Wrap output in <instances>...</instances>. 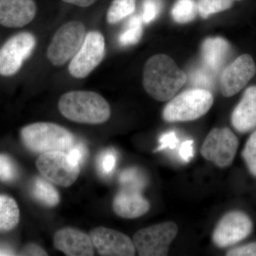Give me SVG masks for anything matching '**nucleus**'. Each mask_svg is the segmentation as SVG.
Instances as JSON below:
<instances>
[{"mask_svg":"<svg viewBox=\"0 0 256 256\" xmlns=\"http://www.w3.org/2000/svg\"><path fill=\"white\" fill-rule=\"evenodd\" d=\"M186 74L172 58L165 54L150 58L143 68V86L152 98L161 102L171 100L186 82Z\"/></svg>","mask_w":256,"mask_h":256,"instance_id":"1","label":"nucleus"},{"mask_svg":"<svg viewBox=\"0 0 256 256\" xmlns=\"http://www.w3.org/2000/svg\"><path fill=\"white\" fill-rule=\"evenodd\" d=\"M58 109L64 117L79 124H102L110 118L108 102L98 94L75 90L64 94L58 101Z\"/></svg>","mask_w":256,"mask_h":256,"instance_id":"2","label":"nucleus"},{"mask_svg":"<svg viewBox=\"0 0 256 256\" xmlns=\"http://www.w3.org/2000/svg\"><path fill=\"white\" fill-rule=\"evenodd\" d=\"M24 144L36 153L68 150L73 146L74 137L66 128L50 122H36L22 130Z\"/></svg>","mask_w":256,"mask_h":256,"instance_id":"3","label":"nucleus"},{"mask_svg":"<svg viewBox=\"0 0 256 256\" xmlns=\"http://www.w3.org/2000/svg\"><path fill=\"white\" fill-rule=\"evenodd\" d=\"M213 104V94L210 90L190 89L174 96L165 106L163 119L168 122L195 120L204 116Z\"/></svg>","mask_w":256,"mask_h":256,"instance_id":"4","label":"nucleus"},{"mask_svg":"<svg viewBox=\"0 0 256 256\" xmlns=\"http://www.w3.org/2000/svg\"><path fill=\"white\" fill-rule=\"evenodd\" d=\"M86 36V26L80 22H70L60 26L47 50L50 63L58 66L72 60L82 47Z\"/></svg>","mask_w":256,"mask_h":256,"instance_id":"5","label":"nucleus"},{"mask_svg":"<svg viewBox=\"0 0 256 256\" xmlns=\"http://www.w3.org/2000/svg\"><path fill=\"white\" fill-rule=\"evenodd\" d=\"M178 233L174 222H164L138 230L133 236V242L139 256H164Z\"/></svg>","mask_w":256,"mask_h":256,"instance_id":"6","label":"nucleus"},{"mask_svg":"<svg viewBox=\"0 0 256 256\" xmlns=\"http://www.w3.org/2000/svg\"><path fill=\"white\" fill-rule=\"evenodd\" d=\"M238 146V140L228 128H214L204 141L202 156L220 168L230 166Z\"/></svg>","mask_w":256,"mask_h":256,"instance_id":"7","label":"nucleus"},{"mask_svg":"<svg viewBox=\"0 0 256 256\" xmlns=\"http://www.w3.org/2000/svg\"><path fill=\"white\" fill-rule=\"evenodd\" d=\"M36 165L44 178L64 188L73 184L80 172V166L73 164L67 153L63 151L42 153L37 159Z\"/></svg>","mask_w":256,"mask_h":256,"instance_id":"8","label":"nucleus"},{"mask_svg":"<svg viewBox=\"0 0 256 256\" xmlns=\"http://www.w3.org/2000/svg\"><path fill=\"white\" fill-rule=\"evenodd\" d=\"M105 48L102 34L96 31L88 33L80 50L70 60L69 73L76 78L87 77L102 62Z\"/></svg>","mask_w":256,"mask_h":256,"instance_id":"9","label":"nucleus"},{"mask_svg":"<svg viewBox=\"0 0 256 256\" xmlns=\"http://www.w3.org/2000/svg\"><path fill=\"white\" fill-rule=\"evenodd\" d=\"M35 46L36 38L30 32H21L11 37L0 48V75L10 76L18 73Z\"/></svg>","mask_w":256,"mask_h":256,"instance_id":"10","label":"nucleus"},{"mask_svg":"<svg viewBox=\"0 0 256 256\" xmlns=\"http://www.w3.org/2000/svg\"><path fill=\"white\" fill-rule=\"evenodd\" d=\"M252 230L250 217L240 210H232L226 214L217 224L212 240L216 246L224 248L242 242Z\"/></svg>","mask_w":256,"mask_h":256,"instance_id":"11","label":"nucleus"},{"mask_svg":"<svg viewBox=\"0 0 256 256\" xmlns=\"http://www.w3.org/2000/svg\"><path fill=\"white\" fill-rule=\"evenodd\" d=\"M256 66L252 56L242 54L226 67L220 78L222 95L232 97L242 90L255 76Z\"/></svg>","mask_w":256,"mask_h":256,"instance_id":"12","label":"nucleus"},{"mask_svg":"<svg viewBox=\"0 0 256 256\" xmlns=\"http://www.w3.org/2000/svg\"><path fill=\"white\" fill-rule=\"evenodd\" d=\"M94 246L101 256H132L136 249L127 235L114 229L97 227L90 233Z\"/></svg>","mask_w":256,"mask_h":256,"instance_id":"13","label":"nucleus"},{"mask_svg":"<svg viewBox=\"0 0 256 256\" xmlns=\"http://www.w3.org/2000/svg\"><path fill=\"white\" fill-rule=\"evenodd\" d=\"M36 13L34 0H0V24L21 28L31 22Z\"/></svg>","mask_w":256,"mask_h":256,"instance_id":"14","label":"nucleus"},{"mask_svg":"<svg viewBox=\"0 0 256 256\" xmlns=\"http://www.w3.org/2000/svg\"><path fill=\"white\" fill-rule=\"evenodd\" d=\"M54 244L68 256H92L94 246L92 238L77 229L65 228L56 233Z\"/></svg>","mask_w":256,"mask_h":256,"instance_id":"15","label":"nucleus"},{"mask_svg":"<svg viewBox=\"0 0 256 256\" xmlns=\"http://www.w3.org/2000/svg\"><path fill=\"white\" fill-rule=\"evenodd\" d=\"M112 208L121 218H136L148 213L150 205L141 192L122 188L114 196Z\"/></svg>","mask_w":256,"mask_h":256,"instance_id":"16","label":"nucleus"},{"mask_svg":"<svg viewBox=\"0 0 256 256\" xmlns=\"http://www.w3.org/2000/svg\"><path fill=\"white\" fill-rule=\"evenodd\" d=\"M232 124L239 132H249L256 127V86L249 87L232 114Z\"/></svg>","mask_w":256,"mask_h":256,"instance_id":"17","label":"nucleus"},{"mask_svg":"<svg viewBox=\"0 0 256 256\" xmlns=\"http://www.w3.org/2000/svg\"><path fill=\"white\" fill-rule=\"evenodd\" d=\"M202 57L205 67L218 74L225 65L232 52L230 44L222 37L206 38L202 45Z\"/></svg>","mask_w":256,"mask_h":256,"instance_id":"18","label":"nucleus"},{"mask_svg":"<svg viewBox=\"0 0 256 256\" xmlns=\"http://www.w3.org/2000/svg\"><path fill=\"white\" fill-rule=\"evenodd\" d=\"M20 210L11 197L0 195V230H10L18 225Z\"/></svg>","mask_w":256,"mask_h":256,"instance_id":"19","label":"nucleus"},{"mask_svg":"<svg viewBox=\"0 0 256 256\" xmlns=\"http://www.w3.org/2000/svg\"><path fill=\"white\" fill-rule=\"evenodd\" d=\"M32 194L35 198L44 205L53 207L56 206L60 201L58 192L52 184L44 178H37L32 186Z\"/></svg>","mask_w":256,"mask_h":256,"instance_id":"20","label":"nucleus"},{"mask_svg":"<svg viewBox=\"0 0 256 256\" xmlns=\"http://www.w3.org/2000/svg\"><path fill=\"white\" fill-rule=\"evenodd\" d=\"M142 20L140 15H133L128 20L124 31L119 35L118 42L122 46L136 44L142 35Z\"/></svg>","mask_w":256,"mask_h":256,"instance_id":"21","label":"nucleus"},{"mask_svg":"<svg viewBox=\"0 0 256 256\" xmlns=\"http://www.w3.org/2000/svg\"><path fill=\"white\" fill-rule=\"evenodd\" d=\"M136 0H114L108 10L106 20L110 24L118 23L134 12Z\"/></svg>","mask_w":256,"mask_h":256,"instance_id":"22","label":"nucleus"},{"mask_svg":"<svg viewBox=\"0 0 256 256\" xmlns=\"http://www.w3.org/2000/svg\"><path fill=\"white\" fill-rule=\"evenodd\" d=\"M197 11L194 0H178L172 10V16L176 22L186 24L195 18Z\"/></svg>","mask_w":256,"mask_h":256,"instance_id":"23","label":"nucleus"},{"mask_svg":"<svg viewBox=\"0 0 256 256\" xmlns=\"http://www.w3.org/2000/svg\"><path fill=\"white\" fill-rule=\"evenodd\" d=\"M120 183L122 188L141 192L146 184L144 174L137 168H129L124 170L119 178Z\"/></svg>","mask_w":256,"mask_h":256,"instance_id":"24","label":"nucleus"},{"mask_svg":"<svg viewBox=\"0 0 256 256\" xmlns=\"http://www.w3.org/2000/svg\"><path fill=\"white\" fill-rule=\"evenodd\" d=\"M233 2L232 0H200L197 8L202 18H206L210 15L230 9Z\"/></svg>","mask_w":256,"mask_h":256,"instance_id":"25","label":"nucleus"},{"mask_svg":"<svg viewBox=\"0 0 256 256\" xmlns=\"http://www.w3.org/2000/svg\"><path fill=\"white\" fill-rule=\"evenodd\" d=\"M214 75L206 67L197 69L191 74V82L195 88L205 89L210 90L214 88Z\"/></svg>","mask_w":256,"mask_h":256,"instance_id":"26","label":"nucleus"},{"mask_svg":"<svg viewBox=\"0 0 256 256\" xmlns=\"http://www.w3.org/2000/svg\"><path fill=\"white\" fill-rule=\"evenodd\" d=\"M117 162V156L112 150L101 152L98 158L97 168L100 174L108 176L114 172Z\"/></svg>","mask_w":256,"mask_h":256,"instance_id":"27","label":"nucleus"},{"mask_svg":"<svg viewBox=\"0 0 256 256\" xmlns=\"http://www.w3.org/2000/svg\"><path fill=\"white\" fill-rule=\"evenodd\" d=\"M242 156L250 174L256 176V131L249 137Z\"/></svg>","mask_w":256,"mask_h":256,"instance_id":"28","label":"nucleus"},{"mask_svg":"<svg viewBox=\"0 0 256 256\" xmlns=\"http://www.w3.org/2000/svg\"><path fill=\"white\" fill-rule=\"evenodd\" d=\"M18 176V169L12 160L6 154H0V180L12 182Z\"/></svg>","mask_w":256,"mask_h":256,"instance_id":"29","label":"nucleus"},{"mask_svg":"<svg viewBox=\"0 0 256 256\" xmlns=\"http://www.w3.org/2000/svg\"><path fill=\"white\" fill-rule=\"evenodd\" d=\"M161 8L160 0H144L142 4V14L141 15L143 23L150 24L154 21L159 14Z\"/></svg>","mask_w":256,"mask_h":256,"instance_id":"30","label":"nucleus"},{"mask_svg":"<svg viewBox=\"0 0 256 256\" xmlns=\"http://www.w3.org/2000/svg\"><path fill=\"white\" fill-rule=\"evenodd\" d=\"M67 154L73 164L80 166L87 158L88 150L85 144L78 142L69 148Z\"/></svg>","mask_w":256,"mask_h":256,"instance_id":"31","label":"nucleus"},{"mask_svg":"<svg viewBox=\"0 0 256 256\" xmlns=\"http://www.w3.org/2000/svg\"><path fill=\"white\" fill-rule=\"evenodd\" d=\"M178 138L176 134L173 131L165 132L160 136L159 139L160 146L156 148L154 152H160L162 150L170 148V149H174L178 146Z\"/></svg>","mask_w":256,"mask_h":256,"instance_id":"32","label":"nucleus"},{"mask_svg":"<svg viewBox=\"0 0 256 256\" xmlns=\"http://www.w3.org/2000/svg\"><path fill=\"white\" fill-rule=\"evenodd\" d=\"M228 256H256V242H250L246 245L230 249L227 252Z\"/></svg>","mask_w":256,"mask_h":256,"instance_id":"33","label":"nucleus"},{"mask_svg":"<svg viewBox=\"0 0 256 256\" xmlns=\"http://www.w3.org/2000/svg\"><path fill=\"white\" fill-rule=\"evenodd\" d=\"M194 141L186 140L182 143L180 150V154L182 159L188 162L194 156Z\"/></svg>","mask_w":256,"mask_h":256,"instance_id":"34","label":"nucleus"},{"mask_svg":"<svg viewBox=\"0 0 256 256\" xmlns=\"http://www.w3.org/2000/svg\"><path fill=\"white\" fill-rule=\"evenodd\" d=\"M22 254L24 256H47L46 252L42 248L35 244H30L25 247Z\"/></svg>","mask_w":256,"mask_h":256,"instance_id":"35","label":"nucleus"},{"mask_svg":"<svg viewBox=\"0 0 256 256\" xmlns=\"http://www.w3.org/2000/svg\"><path fill=\"white\" fill-rule=\"evenodd\" d=\"M63 1L64 2L74 4L80 8H87L94 4L97 0H63Z\"/></svg>","mask_w":256,"mask_h":256,"instance_id":"36","label":"nucleus"},{"mask_svg":"<svg viewBox=\"0 0 256 256\" xmlns=\"http://www.w3.org/2000/svg\"><path fill=\"white\" fill-rule=\"evenodd\" d=\"M14 255L13 252H10L9 250H6V249H1L0 250V256H12Z\"/></svg>","mask_w":256,"mask_h":256,"instance_id":"37","label":"nucleus"},{"mask_svg":"<svg viewBox=\"0 0 256 256\" xmlns=\"http://www.w3.org/2000/svg\"><path fill=\"white\" fill-rule=\"evenodd\" d=\"M232 1H240V0H232Z\"/></svg>","mask_w":256,"mask_h":256,"instance_id":"38","label":"nucleus"}]
</instances>
